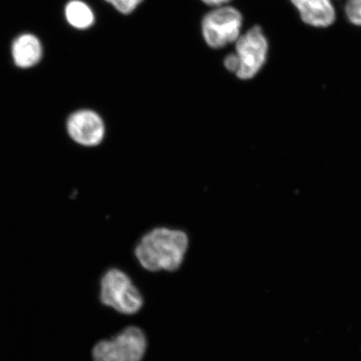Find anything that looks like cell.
Returning <instances> with one entry per match:
<instances>
[{
    "mask_svg": "<svg viewBox=\"0 0 361 361\" xmlns=\"http://www.w3.org/2000/svg\"><path fill=\"white\" fill-rule=\"evenodd\" d=\"M188 247L186 233L180 230L157 228L144 235L135 250L142 267L151 272L178 270Z\"/></svg>",
    "mask_w": 361,
    "mask_h": 361,
    "instance_id": "1",
    "label": "cell"
},
{
    "mask_svg": "<svg viewBox=\"0 0 361 361\" xmlns=\"http://www.w3.org/2000/svg\"><path fill=\"white\" fill-rule=\"evenodd\" d=\"M102 303L121 314H134L141 310L143 299L132 279L123 271L107 270L101 279Z\"/></svg>",
    "mask_w": 361,
    "mask_h": 361,
    "instance_id": "2",
    "label": "cell"
},
{
    "mask_svg": "<svg viewBox=\"0 0 361 361\" xmlns=\"http://www.w3.org/2000/svg\"><path fill=\"white\" fill-rule=\"evenodd\" d=\"M147 346L145 334L130 326L111 340L98 342L92 350V358L93 361H141Z\"/></svg>",
    "mask_w": 361,
    "mask_h": 361,
    "instance_id": "3",
    "label": "cell"
},
{
    "mask_svg": "<svg viewBox=\"0 0 361 361\" xmlns=\"http://www.w3.org/2000/svg\"><path fill=\"white\" fill-rule=\"evenodd\" d=\"M243 23L241 13L229 6L219 7L203 18V38L211 48L220 49L237 42Z\"/></svg>",
    "mask_w": 361,
    "mask_h": 361,
    "instance_id": "4",
    "label": "cell"
},
{
    "mask_svg": "<svg viewBox=\"0 0 361 361\" xmlns=\"http://www.w3.org/2000/svg\"><path fill=\"white\" fill-rule=\"evenodd\" d=\"M237 78L250 80L259 73L267 59L268 42L259 26L252 27L236 42Z\"/></svg>",
    "mask_w": 361,
    "mask_h": 361,
    "instance_id": "5",
    "label": "cell"
},
{
    "mask_svg": "<svg viewBox=\"0 0 361 361\" xmlns=\"http://www.w3.org/2000/svg\"><path fill=\"white\" fill-rule=\"evenodd\" d=\"M67 129L75 142L85 147L99 145L105 135V125L101 116L89 110L72 114L68 120Z\"/></svg>",
    "mask_w": 361,
    "mask_h": 361,
    "instance_id": "6",
    "label": "cell"
},
{
    "mask_svg": "<svg viewBox=\"0 0 361 361\" xmlns=\"http://www.w3.org/2000/svg\"><path fill=\"white\" fill-rule=\"evenodd\" d=\"M302 20L314 27H328L336 20V11L329 0H291Z\"/></svg>",
    "mask_w": 361,
    "mask_h": 361,
    "instance_id": "7",
    "label": "cell"
},
{
    "mask_svg": "<svg viewBox=\"0 0 361 361\" xmlns=\"http://www.w3.org/2000/svg\"><path fill=\"white\" fill-rule=\"evenodd\" d=\"M12 55L17 66L32 67L42 59V44L35 36L29 34L23 35L13 42Z\"/></svg>",
    "mask_w": 361,
    "mask_h": 361,
    "instance_id": "8",
    "label": "cell"
},
{
    "mask_svg": "<svg viewBox=\"0 0 361 361\" xmlns=\"http://www.w3.org/2000/svg\"><path fill=\"white\" fill-rule=\"evenodd\" d=\"M66 16L68 22L75 28L83 30L92 26L94 23L93 12L83 2L74 0L67 4Z\"/></svg>",
    "mask_w": 361,
    "mask_h": 361,
    "instance_id": "9",
    "label": "cell"
},
{
    "mask_svg": "<svg viewBox=\"0 0 361 361\" xmlns=\"http://www.w3.org/2000/svg\"><path fill=\"white\" fill-rule=\"evenodd\" d=\"M345 13L351 23L361 26V0H350L345 7Z\"/></svg>",
    "mask_w": 361,
    "mask_h": 361,
    "instance_id": "10",
    "label": "cell"
},
{
    "mask_svg": "<svg viewBox=\"0 0 361 361\" xmlns=\"http://www.w3.org/2000/svg\"><path fill=\"white\" fill-rule=\"evenodd\" d=\"M106 1L112 4L119 12L124 15H129L137 8L142 0H106Z\"/></svg>",
    "mask_w": 361,
    "mask_h": 361,
    "instance_id": "11",
    "label": "cell"
},
{
    "mask_svg": "<svg viewBox=\"0 0 361 361\" xmlns=\"http://www.w3.org/2000/svg\"><path fill=\"white\" fill-rule=\"evenodd\" d=\"M238 59L236 54L231 53L224 59V66L230 72L235 73L238 69Z\"/></svg>",
    "mask_w": 361,
    "mask_h": 361,
    "instance_id": "12",
    "label": "cell"
},
{
    "mask_svg": "<svg viewBox=\"0 0 361 361\" xmlns=\"http://www.w3.org/2000/svg\"><path fill=\"white\" fill-rule=\"evenodd\" d=\"M202 1L207 4V6H221L224 4H227L231 1V0H202Z\"/></svg>",
    "mask_w": 361,
    "mask_h": 361,
    "instance_id": "13",
    "label": "cell"
}]
</instances>
